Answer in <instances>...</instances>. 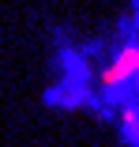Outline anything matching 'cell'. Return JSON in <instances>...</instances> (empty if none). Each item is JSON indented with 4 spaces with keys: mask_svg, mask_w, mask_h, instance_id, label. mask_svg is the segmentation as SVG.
<instances>
[{
    "mask_svg": "<svg viewBox=\"0 0 139 147\" xmlns=\"http://www.w3.org/2000/svg\"><path fill=\"white\" fill-rule=\"evenodd\" d=\"M120 106H124L120 109V136H124V143L139 147V98H124Z\"/></svg>",
    "mask_w": 139,
    "mask_h": 147,
    "instance_id": "cell-1",
    "label": "cell"
}]
</instances>
